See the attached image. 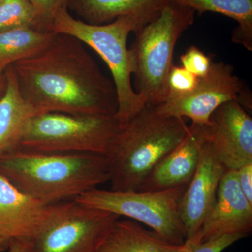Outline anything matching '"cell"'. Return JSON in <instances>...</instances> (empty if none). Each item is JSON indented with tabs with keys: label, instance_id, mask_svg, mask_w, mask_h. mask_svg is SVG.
Returning <instances> with one entry per match:
<instances>
[{
	"label": "cell",
	"instance_id": "obj_1",
	"mask_svg": "<svg viewBox=\"0 0 252 252\" xmlns=\"http://www.w3.org/2000/svg\"><path fill=\"white\" fill-rule=\"evenodd\" d=\"M23 98L37 114L115 115V86L77 38L56 33L44 51L11 65Z\"/></svg>",
	"mask_w": 252,
	"mask_h": 252
},
{
	"label": "cell",
	"instance_id": "obj_2",
	"mask_svg": "<svg viewBox=\"0 0 252 252\" xmlns=\"http://www.w3.org/2000/svg\"><path fill=\"white\" fill-rule=\"evenodd\" d=\"M0 175L45 205L69 201L109 182L106 157L18 148L0 155Z\"/></svg>",
	"mask_w": 252,
	"mask_h": 252
},
{
	"label": "cell",
	"instance_id": "obj_3",
	"mask_svg": "<svg viewBox=\"0 0 252 252\" xmlns=\"http://www.w3.org/2000/svg\"><path fill=\"white\" fill-rule=\"evenodd\" d=\"M189 127L185 119L162 115L148 104L120 125L105 155L111 190H138L158 162L184 140Z\"/></svg>",
	"mask_w": 252,
	"mask_h": 252
},
{
	"label": "cell",
	"instance_id": "obj_4",
	"mask_svg": "<svg viewBox=\"0 0 252 252\" xmlns=\"http://www.w3.org/2000/svg\"><path fill=\"white\" fill-rule=\"evenodd\" d=\"M145 26L140 20L130 16H122L112 23L94 26L75 19L65 9L55 16L48 29L51 32L77 38L102 58L110 70L117 90L118 109L115 116L121 126L135 117L146 105L132 86L135 62L127 44L130 33L137 32Z\"/></svg>",
	"mask_w": 252,
	"mask_h": 252
},
{
	"label": "cell",
	"instance_id": "obj_5",
	"mask_svg": "<svg viewBox=\"0 0 252 252\" xmlns=\"http://www.w3.org/2000/svg\"><path fill=\"white\" fill-rule=\"evenodd\" d=\"M195 14L193 9L168 0L157 18L135 33L130 48L135 62L134 89L146 104L155 107L166 99L176 44L193 24Z\"/></svg>",
	"mask_w": 252,
	"mask_h": 252
},
{
	"label": "cell",
	"instance_id": "obj_6",
	"mask_svg": "<svg viewBox=\"0 0 252 252\" xmlns=\"http://www.w3.org/2000/svg\"><path fill=\"white\" fill-rule=\"evenodd\" d=\"M120 127L115 115L36 114L28 122L19 148L57 153H92L105 157Z\"/></svg>",
	"mask_w": 252,
	"mask_h": 252
},
{
	"label": "cell",
	"instance_id": "obj_7",
	"mask_svg": "<svg viewBox=\"0 0 252 252\" xmlns=\"http://www.w3.org/2000/svg\"><path fill=\"white\" fill-rule=\"evenodd\" d=\"M187 187L179 186L160 191H114L96 188L74 200L140 222L167 241L182 245L186 234L180 207Z\"/></svg>",
	"mask_w": 252,
	"mask_h": 252
},
{
	"label": "cell",
	"instance_id": "obj_8",
	"mask_svg": "<svg viewBox=\"0 0 252 252\" xmlns=\"http://www.w3.org/2000/svg\"><path fill=\"white\" fill-rule=\"evenodd\" d=\"M120 217L69 200L53 205L42 230L33 240L34 252H99Z\"/></svg>",
	"mask_w": 252,
	"mask_h": 252
},
{
	"label": "cell",
	"instance_id": "obj_9",
	"mask_svg": "<svg viewBox=\"0 0 252 252\" xmlns=\"http://www.w3.org/2000/svg\"><path fill=\"white\" fill-rule=\"evenodd\" d=\"M248 90L234 74L228 63L212 61L205 77L200 78L193 92L183 97L167 99L154 108L162 115L188 118L192 123L210 126L212 114L220 106L230 100H238Z\"/></svg>",
	"mask_w": 252,
	"mask_h": 252
},
{
	"label": "cell",
	"instance_id": "obj_10",
	"mask_svg": "<svg viewBox=\"0 0 252 252\" xmlns=\"http://www.w3.org/2000/svg\"><path fill=\"white\" fill-rule=\"evenodd\" d=\"M207 142L225 169L252 162V119L238 101H228L212 114Z\"/></svg>",
	"mask_w": 252,
	"mask_h": 252
},
{
	"label": "cell",
	"instance_id": "obj_11",
	"mask_svg": "<svg viewBox=\"0 0 252 252\" xmlns=\"http://www.w3.org/2000/svg\"><path fill=\"white\" fill-rule=\"evenodd\" d=\"M252 230V204L239 186L237 170L226 169L217 189L215 203L192 240L198 245L227 235L248 237Z\"/></svg>",
	"mask_w": 252,
	"mask_h": 252
},
{
	"label": "cell",
	"instance_id": "obj_12",
	"mask_svg": "<svg viewBox=\"0 0 252 252\" xmlns=\"http://www.w3.org/2000/svg\"><path fill=\"white\" fill-rule=\"evenodd\" d=\"M225 170L207 141L196 171L181 202V218L185 228L186 241L192 240L196 235L212 210Z\"/></svg>",
	"mask_w": 252,
	"mask_h": 252
},
{
	"label": "cell",
	"instance_id": "obj_13",
	"mask_svg": "<svg viewBox=\"0 0 252 252\" xmlns=\"http://www.w3.org/2000/svg\"><path fill=\"white\" fill-rule=\"evenodd\" d=\"M52 207L23 193L0 175V238L8 245L13 240L33 241L45 225Z\"/></svg>",
	"mask_w": 252,
	"mask_h": 252
},
{
	"label": "cell",
	"instance_id": "obj_14",
	"mask_svg": "<svg viewBox=\"0 0 252 252\" xmlns=\"http://www.w3.org/2000/svg\"><path fill=\"white\" fill-rule=\"evenodd\" d=\"M209 126L192 123L184 140L152 169L138 191H160L189 185L196 171Z\"/></svg>",
	"mask_w": 252,
	"mask_h": 252
},
{
	"label": "cell",
	"instance_id": "obj_15",
	"mask_svg": "<svg viewBox=\"0 0 252 252\" xmlns=\"http://www.w3.org/2000/svg\"><path fill=\"white\" fill-rule=\"evenodd\" d=\"M168 0H69L67 10L80 21L100 26L122 16H130L148 24L159 16Z\"/></svg>",
	"mask_w": 252,
	"mask_h": 252
},
{
	"label": "cell",
	"instance_id": "obj_16",
	"mask_svg": "<svg viewBox=\"0 0 252 252\" xmlns=\"http://www.w3.org/2000/svg\"><path fill=\"white\" fill-rule=\"evenodd\" d=\"M191 248L188 242L182 245L170 243L136 220L119 219L104 239L99 252H189Z\"/></svg>",
	"mask_w": 252,
	"mask_h": 252
},
{
	"label": "cell",
	"instance_id": "obj_17",
	"mask_svg": "<svg viewBox=\"0 0 252 252\" xmlns=\"http://www.w3.org/2000/svg\"><path fill=\"white\" fill-rule=\"evenodd\" d=\"M4 74L6 90L0 98V155L19 147L28 122L37 114L23 98L11 66Z\"/></svg>",
	"mask_w": 252,
	"mask_h": 252
},
{
	"label": "cell",
	"instance_id": "obj_18",
	"mask_svg": "<svg viewBox=\"0 0 252 252\" xmlns=\"http://www.w3.org/2000/svg\"><path fill=\"white\" fill-rule=\"evenodd\" d=\"M56 35V33L29 27L0 32V74L14 63L44 51Z\"/></svg>",
	"mask_w": 252,
	"mask_h": 252
},
{
	"label": "cell",
	"instance_id": "obj_19",
	"mask_svg": "<svg viewBox=\"0 0 252 252\" xmlns=\"http://www.w3.org/2000/svg\"><path fill=\"white\" fill-rule=\"evenodd\" d=\"M193 9L200 16L205 12L224 15L238 23L232 41L252 51V0H170Z\"/></svg>",
	"mask_w": 252,
	"mask_h": 252
},
{
	"label": "cell",
	"instance_id": "obj_20",
	"mask_svg": "<svg viewBox=\"0 0 252 252\" xmlns=\"http://www.w3.org/2000/svg\"><path fill=\"white\" fill-rule=\"evenodd\" d=\"M26 27L43 31L32 1L2 0L0 2V32Z\"/></svg>",
	"mask_w": 252,
	"mask_h": 252
},
{
	"label": "cell",
	"instance_id": "obj_21",
	"mask_svg": "<svg viewBox=\"0 0 252 252\" xmlns=\"http://www.w3.org/2000/svg\"><path fill=\"white\" fill-rule=\"evenodd\" d=\"M200 78L189 72L182 66L172 65L167 79V99L183 97L193 92ZM165 99V100H166Z\"/></svg>",
	"mask_w": 252,
	"mask_h": 252
},
{
	"label": "cell",
	"instance_id": "obj_22",
	"mask_svg": "<svg viewBox=\"0 0 252 252\" xmlns=\"http://www.w3.org/2000/svg\"><path fill=\"white\" fill-rule=\"evenodd\" d=\"M212 56L204 54L201 50L195 46H191L180 56L182 67L197 77H205L211 68Z\"/></svg>",
	"mask_w": 252,
	"mask_h": 252
},
{
	"label": "cell",
	"instance_id": "obj_23",
	"mask_svg": "<svg viewBox=\"0 0 252 252\" xmlns=\"http://www.w3.org/2000/svg\"><path fill=\"white\" fill-rule=\"evenodd\" d=\"M35 6L41 29L47 31L55 16L63 9H67L69 0H31Z\"/></svg>",
	"mask_w": 252,
	"mask_h": 252
},
{
	"label": "cell",
	"instance_id": "obj_24",
	"mask_svg": "<svg viewBox=\"0 0 252 252\" xmlns=\"http://www.w3.org/2000/svg\"><path fill=\"white\" fill-rule=\"evenodd\" d=\"M246 237V235L243 234L227 235L198 245L191 244L192 248L189 252H221L230 245Z\"/></svg>",
	"mask_w": 252,
	"mask_h": 252
},
{
	"label": "cell",
	"instance_id": "obj_25",
	"mask_svg": "<svg viewBox=\"0 0 252 252\" xmlns=\"http://www.w3.org/2000/svg\"><path fill=\"white\" fill-rule=\"evenodd\" d=\"M239 186L249 202L252 204V162L237 170Z\"/></svg>",
	"mask_w": 252,
	"mask_h": 252
},
{
	"label": "cell",
	"instance_id": "obj_26",
	"mask_svg": "<svg viewBox=\"0 0 252 252\" xmlns=\"http://www.w3.org/2000/svg\"><path fill=\"white\" fill-rule=\"evenodd\" d=\"M9 252H34L33 242L28 240H13L10 242Z\"/></svg>",
	"mask_w": 252,
	"mask_h": 252
},
{
	"label": "cell",
	"instance_id": "obj_27",
	"mask_svg": "<svg viewBox=\"0 0 252 252\" xmlns=\"http://www.w3.org/2000/svg\"><path fill=\"white\" fill-rule=\"evenodd\" d=\"M6 87V78L5 74H0V98L4 94Z\"/></svg>",
	"mask_w": 252,
	"mask_h": 252
},
{
	"label": "cell",
	"instance_id": "obj_28",
	"mask_svg": "<svg viewBox=\"0 0 252 252\" xmlns=\"http://www.w3.org/2000/svg\"><path fill=\"white\" fill-rule=\"evenodd\" d=\"M9 248V245L5 243L2 239L0 238V251H4V250H8Z\"/></svg>",
	"mask_w": 252,
	"mask_h": 252
},
{
	"label": "cell",
	"instance_id": "obj_29",
	"mask_svg": "<svg viewBox=\"0 0 252 252\" xmlns=\"http://www.w3.org/2000/svg\"><path fill=\"white\" fill-rule=\"evenodd\" d=\"M1 1H2V0H0V2H1Z\"/></svg>",
	"mask_w": 252,
	"mask_h": 252
}]
</instances>
